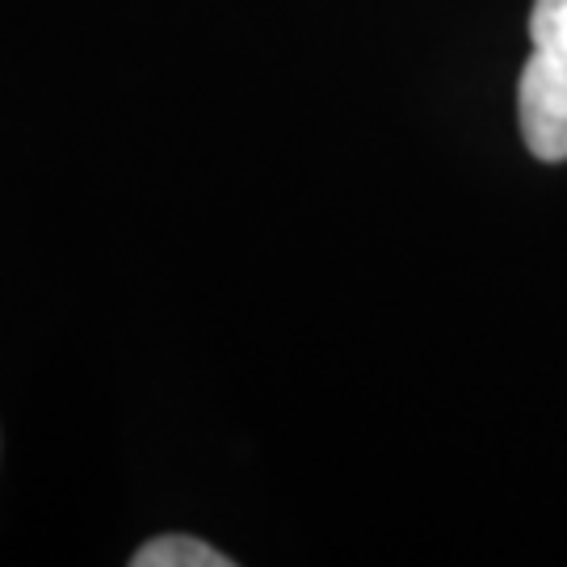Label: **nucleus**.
Segmentation results:
<instances>
[{"label": "nucleus", "mask_w": 567, "mask_h": 567, "mask_svg": "<svg viewBox=\"0 0 567 567\" xmlns=\"http://www.w3.org/2000/svg\"><path fill=\"white\" fill-rule=\"evenodd\" d=\"M529 63L517 89L522 140L538 161H567V0H534Z\"/></svg>", "instance_id": "nucleus-1"}, {"label": "nucleus", "mask_w": 567, "mask_h": 567, "mask_svg": "<svg viewBox=\"0 0 567 567\" xmlns=\"http://www.w3.org/2000/svg\"><path fill=\"white\" fill-rule=\"evenodd\" d=\"M131 567H231L224 550L206 547L198 538H185V534H164L143 543L131 555Z\"/></svg>", "instance_id": "nucleus-2"}]
</instances>
